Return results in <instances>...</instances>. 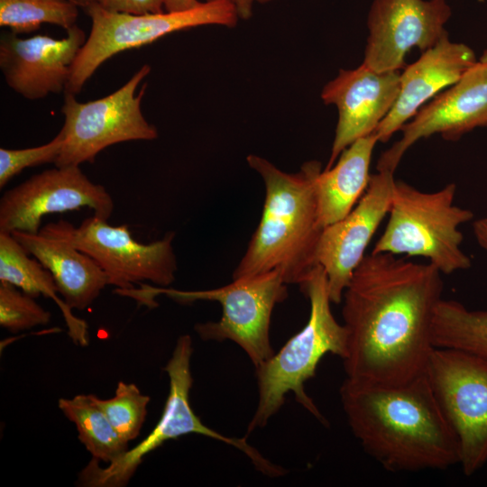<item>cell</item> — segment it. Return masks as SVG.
Here are the masks:
<instances>
[{
    "instance_id": "6da1fadb",
    "label": "cell",
    "mask_w": 487,
    "mask_h": 487,
    "mask_svg": "<svg viewBox=\"0 0 487 487\" xmlns=\"http://www.w3.org/2000/svg\"><path fill=\"white\" fill-rule=\"evenodd\" d=\"M433 264L388 253L365 254L342 301L346 378L400 383L425 373L443 280Z\"/></svg>"
},
{
    "instance_id": "7a4b0ae2",
    "label": "cell",
    "mask_w": 487,
    "mask_h": 487,
    "mask_svg": "<svg viewBox=\"0 0 487 487\" xmlns=\"http://www.w3.org/2000/svg\"><path fill=\"white\" fill-rule=\"evenodd\" d=\"M340 398L354 436L385 470H446L459 464L456 436L425 373L400 383L346 378Z\"/></svg>"
},
{
    "instance_id": "3957f363",
    "label": "cell",
    "mask_w": 487,
    "mask_h": 487,
    "mask_svg": "<svg viewBox=\"0 0 487 487\" xmlns=\"http://www.w3.org/2000/svg\"><path fill=\"white\" fill-rule=\"evenodd\" d=\"M249 166L262 177L265 199L260 223L233 279L278 271L287 284L301 285L317 262L323 228L317 216L315 180L322 170L317 161L305 162L294 173L250 154Z\"/></svg>"
},
{
    "instance_id": "277c9868",
    "label": "cell",
    "mask_w": 487,
    "mask_h": 487,
    "mask_svg": "<svg viewBox=\"0 0 487 487\" xmlns=\"http://www.w3.org/2000/svg\"><path fill=\"white\" fill-rule=\"evenodd\" d=\"M310 304L305 326L290 337L277 353L255 367L259 400L247 433L266 426L292 392L296 400L322 423H326L315 402L305 391L304 383L316 375L324 355L342 360L347 353V330L331 311V299L325 270L317 264L299 285Z\"/></svg>"
},
{
    "instance_id": "5b68a950",
    "label": "cell",
    "mask_w": 487,
    "mask_h": 487,
    "mask_svg": "<svg viewBox=\"0 0 487 487\" xmlns=\"http://www.w3.org/2000/svg\"><path fill=\"white\" fill-rule=\"evenodd\" d=\"M456 185L421 191L401 181L394 182L389 220L372 253L421 256L442 274L471 267L462 250L459 227L473 220V213L455 204Z\"/></svg>"
},
{
    "instance_id": "8992f818",
    "label": "cell",
    "mask_w": 487,
    "mask_h": 487,
    "mask_svg": "<svg viewBox=\"0 0 487 487\" xmlns=\"http://www.w3.org/2000/svg\"><path fill=\"white\" fill-rule=\"evenodd\" d=\"M287 283L278 271L252 277L233 279L225 286L207 290H180L153 287L118 290V295L154 308L155 297L166 295L176 302L188 304L197 300L217 301L222 307L218 321L198 323L195 331L204 341L230 340L248 355L254 367L274 354L270 341L271 318L276 304L288 297Z\"/></svg>"
},
{
    "instance_id": "52a82bcc",
    "label": "cell",
    "mask_w": 487,
    "mask_h": 487,
    "mask_svg": "<svg viewBox=\"0 0 487 487\" xmlns=\"http://www.w3.org/2000/svg\"><path fill=\"white\" fill-rule=\"evenodd\" d=\"M193 353L192 339L183 335L177 340L170 359L163 370L170 379V391L161 417L152 432L133 448L101 467L92 458L78 475V482L87 487H123L134 474L143 458L166 441L188 434H198L230 445L244 453L256 470L269 477L282 476L286 470L267 458L249 445L245 438L224 436L207 426L195 414L189 402L193 384L190 359Z\"/></svg>"
},
{
    "instance_id": "ba28073f",
    "label": "cell",
    "mask_w": 487,
    "mask_h": 487,
    "mask_svg": "<svg viewBox=\"0 0 487 487\" xmlns=\"http://www.w3.org/2000/svg\"><path fill=\"white\" fill-rule=\"evenodd\" d=\"M85 10L91 19V32L71 66L65 89L74 95L103 62L118 52L188 28L210 24L234 27L240 19L231 0H206L188 11L146 14L110 12L96 2Z\"/></svg>"
},
{
    "instance_id": "9c48e42d",
    "label": "cell",
    "mask_w": 487,
    "mask_h": 487,
    "mask_svg": "<svg viewBox=\"0 0 487 487\" xmlns=\"http://www.w3.org/2000/svg\"><path fill=\"white\" fill-rule=\"evenodd\" d=\"M425 374L459 446V465L471 476L487 463V359L435 347Z\"/></svg>"
},
{
    "instance_id": "30bf717a",
    "label": "cell",
    "mask_w": 487,
    "mask_h": 487,
    "mask_svg": "<svg viewBox=\"0 0 487 487\" xmlns=\"http://www.w3.org/2000/svg\"><path fill=\"white\" fill-rule=\"evenodd\" d=\"M150 71L151 67L143 65L122 87L87 103H80L74 94L65 92L61 107L65 116L61 128L64 142L56 167L93 163L96 155L110 145L158 137L156 127L146 121L141 110L146 86L134 95Z\"/></svg>"
},
{
    "instance_id": "8fae6325",
    "label": "cell",
    "mask_w": 487,
    "mask_h": 487,
    "mask_svg": "<svg viewBox=\"0 0 487 487\" xmlns=\"http://www.w3.org/2000/svg\"><path fill=\"white\" fill-rule=\"evenodd\" d=\"M53 224L73 245L97 262L115 290L133 289L145 281L168 287L175 280L178 264L173 232L142 244L133 238L127 225H110L95 216L84 219L78 227L63 219Z\"/></svg>"
},
{
    "instance_id": "7c38bea8",
    "label": "cell",
    "mask_w": 487,
    "mask_h": 487,
    "mask_svg": "<svg viewBox=\"0 0 487 487\" xmlns=\"http://www.w3.org/2000/svg\"><path fill=\"white\" fill-rule=\"evenodd\" d=\"M114 207L106 188L93 183L79 166L56 167L5 192L0 199V232L36 234L45 216L82 207L107 220Z\"/></svg>"
},
{
    "instance_id": "4fadbf2b",
    "label": "cell",
    "mask_w": 487,
    "mask_h": 487,
    "mask_svg": "<svg viewBox=\"0 0 487 487\" xmlns=\"http://www.w3.org/2000/svg\"><path fill=\"white\" fill-rule=\"evenodd\" d=\"M451 14L446 0H373L363 63L377 71L400 70L412 48L423 52L447 33Z\"/></svg>"
},
{
    "instance_id": "5bb4252c",
    "label": "cell",
    "mask_w": 487,
    "mask_h": 487,
    "mask_svg": "<svg viewBox=\"0 0 487 487\" xmlns=\"http://www.w3.org/2000/svg\"><path fill=\"white\" fill-rule=\"evenodd\" d=\"M394 172L378 170L351 212L323 228L317 248V262L326 271L332 303L342 302L354 271L384 217L388 215Z\"/></svg>"
},
{
    "instance_id": "9a60e30c",
    "label": "cell",
    "mask_w": 487,
    "mask_h": 487,
    "mask_svg": "<svg viewBox=\"0 0 487 487\" xmlns=\"http://www.w3.org/2000/svg\"><path fill=\"white\" fill-rule=\"evenodd\" d=\"M411 119L401 127V138L380 156L377 170L394 172L405 152L422 138L439 133L446 141H457L487 126V63L477 61Z\"/></svg>"
},
{
    "instance_id": "2e32d148",
    "label": "cell",
    "mask_w": 487,
    "mask_h": 487,
    "mask_svg": "<svg viewBox=\"0 0 487 487\" xmlns=\"http://www.w3.org/2000/svg\"><path fill=\"white\" fill-rule=\"evenodd\" d=\"M400 88L399 70L377 71L362 63L353 69H340L321 92L325 105L338 111L331 153L325 170L359 138L375 132L393 107Z\"/></svg>"
},
{
    "instance_id": "e0dca14e",
    "label": "cell",
    "mask_w": 487,
    "mask_h": 487,
    "mask_svg": "<svg viewBox=\"0 0 487 487\" xmlns=\"http://www.w3.org/2000/svg\"><path fill=\"white\" fill-rule=\"evenodd\" d=\"M86 41L85 32L76 24L62 39L5 33L0 41V68L15 92L32 100L43 98L65 91L71 66Z\"/></svg>"
},
{
    "instance_id": "ac0fdd59",
    "label": "cell",
    "mask_w": 487,
    "mask_h": 487,
    "mask_svg": "<svg viewBox=\"0 0 487 487\" xmlns=\"http://www.w3.org/2000/svg\"><path fill=\"white\" fill-rule=\"evenodd\" d=\"M476 62L470 47L451 41L446 33L400 74L398 98L374 132L378 141L388 142L425 102L457 82Z\"/></svg>"
},
{
    "instance_id": "d6986e66",
    "label": "cell",
    "mask_w": 487,
    "mask_h": 487,
    "mask_svg": "<svg viewBox=\"0 0 487 487\" xmlns=\"http://www.w3.org/2000/svg\"><path fill=\"white\" fill-rule=\"evenodd\" d=\"M11 234L51 273L70 309H86L108 285L106 275L97 262L73 245L53 223L47 224L36 234L20 231Z\"/></svg>"
},
{
    "instance_id": "ffe728a7",
    "label": "cell",
    "mask_w": 487,
    "mask_h": 487,
    "mask_svg": "<svg viewBox=\"0 0 487 487\" xmlns=\"http://www.w3.org/2000/svg\"><path fill=\"white\" fill-rule=\"evenodd\" d=\"M378 142L374 133L357 139L340 153L335 164L316 178L317 216L322 228L347 216L365 192Z\"/></svg>"
},
{
    "instance_id": "44dd1931",
    "label": "cell",
    "mask_w": 487,
    "mask_h": 487,
    "mask_svg": "<svg viewBox=\"0 0 487 487\" xmlns=\"http://www.w3.org/2000/svg\"><path fill=\"white\" fill-rule=\"evenodd\" d=\"M0 281L9 283L24 293L37 298L51 299L60 308L69 327V335L76 344L87 345V326L77 318L66 305L51 273L30 254L12 234L0 232Z\"/></svg>"
},
{
    "instance_id": "7402d4cb",
    "label": "cell",
    "mask_w": 487,
    "mask_h": 487,
    "mask_svg": "<svg viewBox=\"0 0 487 487\" xmlns=\"http://www.w3.org/2000/svg\"><path fill=\"white\" fill-rule=\"evenodd\" d=\"M435 347L464 351L487 359V310H471L453 299H441L432 323Z\"/></svg>"
},
{
    "instance_id": "603a6c76",
    "label": "cell",
    "mask_w": 487,
    "mask_h": 487,
    "mask_svg": "<svg viewBox=\"0 0 487 487\" xmlns=\"http://www.w3.org/2000/svg\"><path fill=\"white\" fill-rule=\"evenodd\" d=\"M58 405L66 418L75 424L79 441L93 458L108 464L129 449L128 442L119 436L92 394L61 398Z\"/></svg>"
},
{
    "instance_id": "cb8c5ba5",
    "label": "cell",
    "mask_w": 487,
    "mask_h": 487,
    "mask_svg": "<svg viewBox=\"0 0 487 487\" xmlns=\"http://www.w3.org/2000/svg\"><path fill=\"white\" fill-rule=\"evenodd\" d=\"M78 15V5L69 0H0V25L15 34L35 32L44 23L68 30Z\"/></svg>"
},
{
    "instance_id": "d4e9b609",
    "label": "cell",
    "mask_w": 487,
    "mask_h": 487,
    "mask_svg": "<svg viewBox=\"0 0 487 487\" xmlns=\"http://www.w3.org/2000/svg\"><path fill=\"white\" fill-rule=\"evenodd\" d=\"M92 396L123 440L129 443L137 437L146 418L148 395L142 394L133 383L119 381L113 398L102 400Z\"/></svg>"
},
{
    "instance_id": "484cf974",
    "label": "cell",
    "mask_w": 487,
    "mask_h": 487,
    "mask_svg": "<svg viewBox=\"0 0 487 487\" xmlns=\"http://www.w3.org/2000/svg\"><path fill=\"white\" fill-rule=\"evenodd\" d=\"M35 298L0 281V326L12 333L47 325L51 313Z\"/></svg>"
},
{
    "instance_id": "4316f807",
    "label": "cell",
    "mask_w": 487,
    "mask_h": 487,
    "mask_svg": "<svg viewBox=\"0 0 487 487\" xmlns=\"http://www.w3.org/2000/svg\"><path fill=\"white\" fill-rule=\"evenodd\" d=\"M64 135L61 130L49 142L32 148H0V188H3L14 176L25 168L45 163L55 164L63 146Z\"/></svg>"
},
{
    "instance_id": "83f0119b",
    "label": "cell",
    "mask_w": 487,
    "mask_h": 487,
    "mask_svg": "<svg viewBox=\"0 0 487 487\" xmlns=\"http://www.w3.org/2000/svg\"><path fill=\"white\" fill-rule=\"evenodd\" d=\"M104 9L122 14H146L162 13L163 0H96Z\"/></svg>"
},
{
    "instance_id": "f1b7e54d",
    "label": "cell",
    "mask_w": 487,
    "mask_h": 487,
    "mask_svg": "<svg viewBox=\"0 0 487 487\" xmlns=\"http://www.w3.org/2000/svg\"><path fill=\"white\" fill-rule=\"evenodd\" d=\"M236 8L240 19L247 20L253 15L254 4H267L273 0H231Z\"/></svg>"
},
{
    "instance_id": "f546056e",
    "label": "cell",
    "mask_w": 487,
    "mask_h": 487,
    "mask_svg": "<svg viewBox=\"0 0 487 487\" xmlns=\"http://www.w3.org/2000/svg\"><path fill=\"white\" fill-rule=\"evenodd\" d=\"M166 12H182L197 7L198 0H163Z\"/></svg>"
},
{
    "instance_id": "4dcf8cb0",
    "label": "cell",
    "mask_w": 487,
    "mask_h": 487,
    "mask_svg": "<svg viewBox=\"0 0 487 487\" xmlns=\"http://www.w3.org/2000/svg\"><path fill=\"white\" fill-rule=\"evenodd\" d=\"M473 230L479 245L487 252V217L475 220Z\"/></svg>"
},
{
    "instance_id": "1f68e13d",
    "label": "cell",
    "mask_w": 487,
    "mask_h": 487,
    "mask_svg": "<svg viewBox=\"0 0 487 487\" xmlns=\"http://www.w3.org/2000/svg\"><path fill=\"white\" fill-rule=\"evenodd\" d=\"M69 1H71L72 3L77 5L78 6H81V7H84V8H86L88 5H90L91 4L96 2V0H69Z\"/></svg>"
},
{
    "instance_id": "d6a6232c",
    "label": "cell",
    "mask_w": 487,
    "mask_h": 487,
    "mask_svg": "<svg viewBox=\"0 0 487 487\" xmlns=\"http://www.w3.org/2000/svg\"><path fill=\"white\" fill-rule=\"evenodd\" d=\"M479 61L482 63H487V50L483 52Z\"/></svg>"
}]
</instances>
